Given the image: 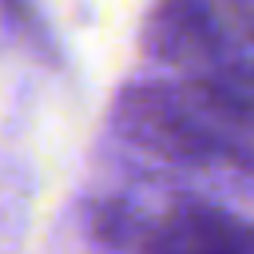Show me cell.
<instances>
[{
    "mask_svg": "<svg viewBox=\"0 0 254 254\" xmlns=\"http://www.w3.org/2000/svg\"><path fill=\"white\" fill-rule=\"evenodd\" d=\"M139 254H254V246L242 218L206 202H179L147 230Z\"/></svg>",
    "mask_w": 254,
    "mask_h": 254,
    "instance_id": "cell-1",
    "label": "cell"
},
{
    "mask_svg": "<svg viewBox=\"0 0 254 254\" xmlns=\"http://www.w3.org/2000/svg\"><path fill=\"white\" fill-rule=\"evenodd\" d=\"M143 44L155 60L175 67L210 64L222 52L218 8L210 0H163L147 20Z\"/></svg>",
    "mask_w": 254,
    "mask_h": 254,
    "instance_id": "cell-2",
    "label": "cell"
},
{
    "mask_svg": "<svg viewBox=\"0 0 254 254\" xmlns=\"http://www.w3.org/2000/svg\"><path fill=\"white\" fill-rule=\"evenodd\" d=\"M4 4H8V12H16V16L24 12V0H4Z\"/></svg>",
    "mask_w": 254,
    "mask_h": 254,
    "instance_id": "cell-3",
    "label": "cell"
}]
</instances>
